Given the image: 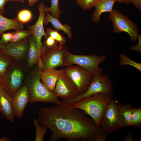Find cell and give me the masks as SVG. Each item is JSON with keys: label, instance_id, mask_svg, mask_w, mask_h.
<instances>
[{"label": "cell", "instance_id": "obj_1", "mask_svg": "<svg viewBox=\"0 0 141 141\" xmlns=\"http://www.w3.org/2000/svg\"><path fill=\"white\" fill-rule=\"evenodd\" d=\"M37 120L49 129V141H105L108 133L82 110L64 102L51 108L41 107Z\"/></svg>", "mask_w": 141, "mask_h": 141}, {"label": "cell", "instance_id": "obj_2", "mask_svg": "<svg viewBox=\"0 0 141 141\" xmlns=\"http://www.w3.org/2000/svg\"><path fill=\"white\" fill-rule=\"evenodd\" d=\"M113 99L111 94L100 92L85 97L72 105L90 116L97 125L100 127L102 115Z\"/></svg>", "mask_w": 141, "mask_h": 141}, {"label": "cell", "instance_id": "obj_3", "mask_svg": "<svg viewBox=\"0 0 141 141\" xmlns=\"http://www.w3.org/2000/svg\"><path fill=\"white\" fill-rule=\"evenodd\" d=\"M41 68L38 66L30 77L24 81V84L28 88L30 96V102L33 103L38 102H51L59 104L63 102L58 100V96L54 91L47 89L40 81Z\"/></svg>", "mask_w": 141, "mask_h": 141}, {"label": "cell", "instance_id": "obj_4", "mask_svg": "<svg viewBox=\"0 0 141 141\" xmlns=\"http://www.w3.org/2000/svg\"><path fill=\"white\" fill-rule=\"evenodd\" d=\"M106 55H77L68 52L65 56L67 67L75 64L88 71L92 75L103 73V69L99 67L104 61Z\"/></svg>", "mask_w": 141, "mask_h": 141}, {"label": "cell", "instance_id": "obj_5", "mask_svg": "<svg viewBox=\"0 0 141 141\" xmlns=\"http://www.w3.org/2000/svg\"><path fill=\"white\" fill-rule=\"evenodd\" d=\"M114 92L113 84L111 80L103 73L93 75L91 83L86 91L71 100L64 102L72 105L83 98L91 96L96 93L104 92L113 95Z\"/></svg>", "mask_w": 141, "mask_h": 141}, {"label": "cell", "instance_id": "obj_6", "mask_svg": "<svg viewBox=\"0 0 141 141\" xmlns=\"http://www.w3.org/2000/svg\"><path fill=\"white\" fill-rule=\"evenodd\" d=\"M113 25V31L116 34L125 32L129 35L130 39L135 42L139 34V28L136 24L120 11L113 9L108 16Z\"/></svg>", "mask_w": 141, "mask_h": 141}, {"label": "cell", "instance_id": "obj_7", "mask_svg": "<svg viewBox=\"0 0 141 141\" xmlns=\"http://www.w3.org/2000/svg\"><path fill=\"white\" fill-rule=\"evenodd\" d=\"M24 77L22 67L18 63H12L1 78V86L13 97L14 93L22 85Z\"/></svg>", "mask_w": 141, "mask_h": 141}, {"label": "cell", "instance_id": "obj_8", "mask_svg": "<svg viewBox=\"0 0 141 141\" xmlns=\"http://www.w3.org/2000/svg\"><path fill=\"white\" fill-rule=\"evenodd\" d=\"M69 51L63 45L58 47L45 50L40 56L43 68L42 70L66 66L65 56Z\"/></svg>", "mask_w": 141, "mask_h": 141}, {"label": "cell", "instance_id": "obj_9", "mask_svg": "<svg viewBox=\"0 0 141 141\" xmlns=\"http://www.w3.org/2000/svg\"><path fill=\"white\" fill-rule=\"evenodd\" d=\"M121 104L118 100L113 98L102 115L101 125L103 129L108 134L123 128L118 117V110Z\"/></svg>", "mask_w": 141, "mask_h": 141}, {"label": "cell", "instance_id": "obj_10", "mask_svg": "<svg viewBox=\"0 0 141 141\" xmlns=\"http://www.w3.org/2000/svg\"><path fill=\"white\" fill-rule=\"evenodd\" d=\"M54 91L62 99L63 102L73 100L78 96L75 84L63 69L60 70Z\"/></svg>", "mask_w": 141, "mask_h": 141}, {"label": "cell", "instance_id": "obj_11", "mask_svg": "<svg viewBox=\"0 0 141 141\" xmlns=\"http://www.w3.org/2000/svg\"><path fill=\"white\" fill-rule=\"evenodd\" d=\"M64 70L75 84L78 96L84 93L91 83L93 75L78 65H72Z\"/></svg>", "mask_w": 141, "mask_h": 141}, {"label": "cell", "instance_id": "obj_12", "mask_svg": "<svg viewBox=\"0 0 141 141\" xmlns=\"http://www.w3.org/2000/svg\"><path fill=\"white\" fill-rule=\"evenodd\" d=\"M44 3L42 2L38 5L39 15L36 23L32 26L27 25L26 26L30 31L38 48L42 51L43 49V43L41 42L42 37L45 35L44 26V19L46 12Z\"/></svg>", "mask_w": 141, "mask_h": 141}, {"label": "cell", "instance_id": "obj_13", "mask_svg": "<svg viewBox=\"0 0 141 141\" xmlns=\"http://www.w3.org/2000/svg\"><path fill=\"white\" fill-rule=\"evenodd\" d=\"M29 36L19 42H9L5 45L0 52L11 57L13 60L18 61L22 59L27 55Z\"/></svg>", "mask_w": 141, "mask_h": 141}, {"label": "cell", "instance_id": "obj_14", "mask_svg": "<svg viewBox=\"0 0 141 141\" xmlns=\"http://www.w3.org/2000/svg\"><path fill=\"white\" fill-rule=\"evenodd\" d=\"M13 105L15 116L19 119L23 115L30 99L28 89L24 84L13 96Z\"/></svg>", "mask_w": 141, "mask_h": 141}, {"label": "cell", "instance_id": "obj_15", "mask_svg": "<svg viewBox=\"0 0 141 141\" xmlns=\"http://www.w3.org/2000/svg\"><path fill=\"white\" fill-rule=\"evenodd\" d=\"M13 97L2 86L0 87V112L6 119L13 122L15 116L14 109Z\"/></svg>", "mask_w": 141, "mask_h": 141}, {"label": "cell", "instance_id": "obj_16", "mask_svg": "<svg viewBox=\"0 0 141 141\" xmlns=\"http://www.w3.org/2000/svg\"><path fill=\"white\" fill-rule=\"evenodd\" d=\"M60 72V70L55 68L41 71L42 83L47 89L54 91Z\"/></svg>", "mask_w": 141, "mask_h": 141}, {"label": "cell", "instance_id": "obj_17", "mask_svg": "<svg viewBox=\"0 0 141 141\" xmlns=\"http://www.w3.org/2000/svg\"><path fill=\"white\" fill-rule=\"evenodd\" d=\"M116 2L117 0H97L94 6L95 10L92 16V21L99 22L101 14L104 12H111L114 4Z\"/></svg>", "mask_w": 141, "mask_h": 141}, {"label": "cell", "instance_id": "obj_18", "mask_svg": "<svg viewBox=\"0 0 141 141\" xmlns=\"http://www.w3.org/2000/svg\"><path fill=\"white\" fill-rule=\"evenodd\" d=\"M29 48L27 54V60L28 66L30 68L38 63L42 51L38 48L31 35L29 36Z\"/></svg>", "mask_w": 141, "mask_h": 141}, {"label": "cell", "instance_id": "obj_19", "mask_svg": "<svg viewBox=\"0 0 141 141\" xmlns=\"http://www.w3.org/2000/svg\"><path fill=\"white\" fill-rule=\"evenodd\" d=\"M24 28V24L20 22L17 17L9 19L0 14V37L6 31L14 30L18 31Z\"/></svg>", "mask_w": 141, "mask_h": 141}, {"label": "cell", "instance_id": "obj_20", "mask_svg": "<svg viewBox=\"0 0 141 141\" xmlns=\"http://www.w3.org/2000/svg\"><path fill=\"white\" fill-rule=\"evenodd\" d=\"M133 108L131 104H122L119 110L118 119L123 128L131 126L132 110Z\"/></svg>", "mask_w": 141, "mask_h": 141}, {"label": "cell", "instance_id": "obj_21", "mask_svg": "<svg viewBox=\"0 0 141 141\" xmlns=\"http://www.w3.org/2000/svg\"><path fill=\"white\" fill-rule=\"evenodd\" d=\"M49 22L50 23L56 30L63 31L67 35L69 38H70L72 37V34L70 26L66 24H62L58 18L53 16L49 14V12H47L46 15L44 17V23L45 25H47Z\"/></svg>", "mask_w": 141, "mask_h": 141}, {"label": "cell", "instance_id": "obj_22", "mask_svg": "<svg viewBox=\"0 0 141 141\" xmlns=\"http://www.w3.org/2000/svg\"><path fill=\"white\" fill-rule=\"evenodd\" d=\"M11 56L0 51V77H3L13 60Z\"/></svg>", "mask_w": 141, "mask_h": 141}, {"label": "cell", "instance_id": "obj_23", "mask_svg": "<svg viewBox=\"0 0 141 141\" xmlns=\"http://www.w3.org/2000/svg\"><path fill=\"white\" fill-rule=\"evenodd\" d=\"M120 61L118 65L119 66L128 65L132 66L141 71V64L133 61L126 54L123 53L119 54Z\"/></svg>", "mask_w": 141, "mask_h": 141}, {"label": "cell", "instance_id": "obj_24", "mask_svg": "<svg viewBox=\"0 0 141 141\" xmlns=\"http://www.w3.org/2000/svg\"><path fill=\"white\" fill-rule=\"evenodd\" d=\"M36 130L35 141H43L44 136L47 131V128L40 124L37 119H35L33 122Z\"/></svg>", "mask_w": 141, "mask_h": 141}, {"label": "cell", "instance_id": "obj_25", "mask_svg": "<svg viewBox=\"0 0 141 141\" xmlns=\"http://www.w3.org/2000/svg\"><path fill=\"white\" fill-rule=\"evenodd\" d=\"M45 10L47 12H50L53 16L57 18L60 17L62 11L59 7L58 0H51V5L49 8L45 6Z\"/></svg>", "mask_w": 141, "mask_h": 141}, {"label": "cell", "instance_id": "obj_26", "mask_svg": "<svg viewBox=\"0 0 141 141\" xmlns=\"http://www.w3.org/2000/svg\"><path fill=\"white\" fill-rule=\"evenodd\" d=\"M132 118L131 126L134 127H138L141 128V107L137 108H133L132 110Z\"/></svg>", "mask_w": 141, "mask_h": 141}, {"label": "cell", "instance_id": "obj_27", "mask_svg": "<svg viewBox=\"0 0 141 141\" xmlns=\"http://www.w3.org/2000/svg\"><path fill=\"white\" fill-rule=\"evenodd\" d=\"M45 33L52 37L61 46L66 43L65 37L60 33L58 31L56 30H53L50 28H48Z\"/></svg>", "mask_w": 141, "mask_h": 141}, {"label": "cell", "instance_id": "obj_28", "mask_svg": "<svg viewBox=\"0 0 141 141\" xmlns=\"http://www.w3.org/2000/svg\"><path fill=\"white\" fill-rule=\"evenodd\" d=\"M13 36L10 42H18L22 41L26 38L29 36L31 34L28 30L23 31H16L13 32Z\"/></svg>", "mask_w": 141, "mask_h": 141}, {"label": "cell", "instance_id": "obj_29", "mask_svg": "<svg viewBox=\"0 0 141 141\" xmlns=\"http://www.w3.org/2000/svg\"><path fill=\"white\" fill-rule=\"evenodd\" d=\"M32 14L30 10L23 9L20 11L17 15V18L19 21L23 24L30 21L32 19Z\"/></svg>", "mask_w": 141, "mask_h": 141}, {"label": "cell", "instance_id": "obj_30", "mask_svg": "<svg viewBox=\"0 0 141 141\" xmlns=\"http://www.w3.org/2000/svg\"><path fill=\"white\" fill-rule=\"evenodd\" d=\"M43 46L45 50L59 47L61 46L52 37L45 33Z\"/></svg>", "mask_w": 141, "mask_h": 141}, {"label": "cell", "instance_id": "obj_31", "mask_svg": "<svg viewBox=\"0 0 141 141\" xmlns=\"http://www.w3.org/2000/svg\"><path fill=\"white\" fill-rule=\"evenodd\" d=\"M77 3L84 10L90 9L94 7L97 0H75Z\"/></svg>", "mask_w": 141, "mask_h": 141}, {"label": "cell", "instance_id": "obj_32", "mask_svg": "<svg viewBox=\"0 0 141 141\" xmlns=\"http://www.w3.org/2000/svg\"><path fill=\"white\" fill-rule=\"evenodd\" d=\"M13 36V32L3 33L1 36L0 42L3 44H6L10 42Z\"/></svg>", "mask_w": 141, "mask_h": 141}, {"label": "cell", "instance_id": "obj_33", "mask_svg": "<svg viewBox=\"0 0 141 141\" xmlns=\"http://www.w3.org/2000/svg\"><path fill=\"white\" fill-rule=\"evenodd\" d=\"M137 38H138L139 42L138 44L132 46L130 48V49L132 50L136 51H138L139 53H141V34H138Z\"/></svg>", "mask_w": 141, "mask_h": 141}, {"label": "cell", "instance_id": "obj_34", "mask_svg": "<svg viewBox=\"0 0 141 141\" xmlns=\"http://www.w3.org/2000/svg\"><path fill=\"white\" fill-rule=\"evenodd\" d=\"M11 0H0V14L3 16L4 10V7L5 4Z\"/></svg>", "mask_w": 141, "mask_h": 141}, {"label": "cell", "instance_id": "obj_35", "mask_svg": "<svg viewBox=\"0 0 141 141\" xmlns=\"http://www.w3.org/2000/svg\"><path fill=\"white\" fill-rule=\"evenodd\" d=\"M132 3L140 11H141V0H130Z\"/></svg>", "mask_w": 141, "mask_h": 141}, {"label": "cell", "instance_id": "obj_36", "mask_svg": "<svg viewBox=\"0 0 141 141\" xmlns=\"http://www.w3.org/2000/svg\"><path fill=\"white\" fill-rule=\"evenodd\" d=\"M40 0H28V4L30 6H32L37 3ZM45 1L47 0H42Z\"/></svg>", "mask_w": 141, "mask_h": 141}, {"label": "cell", "instance_id": "obj_37", "mask_svg": "<svg viewBox=\"0 0 141 141\" xmlns=\"http://www.w3.org/2000/svg\"><path fill=\"white\" fill-rule=\"evenodd\" d=\"M123 141H132V136L130 133H128L127 135L125 137V138Z\"/></svg>", "mask_w": 141, "mask_h": 141}, {"label": "cell", "instance_id": "obj_38", "mask_svg": "<svg viewBox=\"0 0 141 141\" xmlns=\"http://www.w3.org/2000/svg\"><path fill=\"white\" fill-rule=\"evenodd\" d=\"M118 2L121 3H124L128 4L130 3V0H117Z\"/></svg>", "mask_w": 141, "mask_h": 141}, {"label": "cell", "instance_id": "obj_39", "mask_svg": "<svg viewBox=\"0 0 141 141\" xmlns=\"http://www.w3.org/2000/svg\"><path fill=\"white\" fill-rule=\"evenodd\" d=\"M10 139L6 136L0 138V141H10Z\"/></svg>", "mask_w": 141, "mask_h": 141}, {"label": "cell", "instance_id": "obj_40", "mask_svg": "<svg viewBox=\"0 0 141 141\" xmlns=\"http://www.w3.org/2000/svg\"><path fill=\"white\" fill-rule=\"evenodd\" d=\"M11 2H20L22 3H25V0H11Z\"/></svg>", "mask_w": 141, "mask_h": 141}, {"label": "cell", "instance_id": "obj_41", "mask_svg": "<svg viewBox=\"0 0 141 141\" xmlns=\"http://www.w3.org/2000/svg\"><path fill=\"white\" fill-rule=\"evenodd\" d=\"M5 45L2 43L0 42V51L2 50Z\"/></svg>", "mask_w": 141, "mask_h": 141}, {"label": "cell", "instance_id": "obj_42", "mask_svg": "<svg viewBox=\"0 0 141 141\" xmlns=\"http://www.w3.org/2000/svg\"><path fill=\"white\" fill-rule=\"evenodd\" d=\"M1 78L0 77V87L1 86Z\"/></svg>", "mask_w": 141, "mask_h": 141}, {"label": "cell", "instance_id": "obj_43", "mask_svg": "<svg viewBox=\"0 0 141 141\" xmlns=\"http://www.w3.org/2000/svg\"><path fill=\"white\" fill-rule=\"evenodd\" d=\"M1 118L0 116V122H1Z\"/></svg>", "mask_w": 141, "mask_h": 141}]
</instances>
